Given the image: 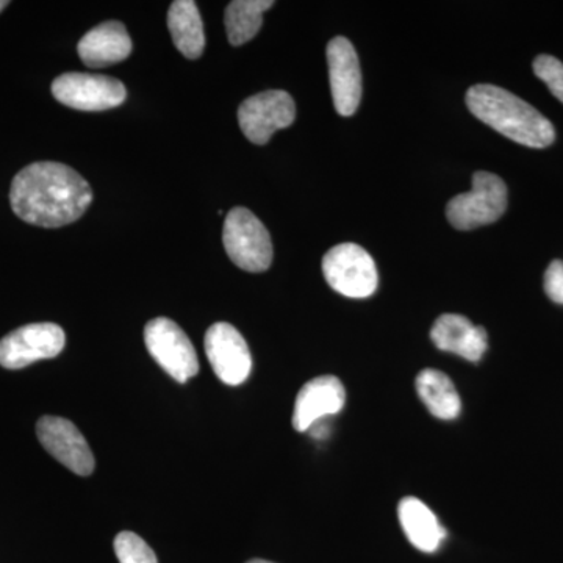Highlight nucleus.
Segmentation results:
<instances>
[{"label": "nucleus", "mask_w": 563, "mask_h": 563, "mask_svg": "<svg viewBox=\"0 0 563 563\" xmlns=\"http://www.w3.org/2000/svg\"><path fill=\"white\" fill-rule=\"evenodd\" d=\"M91 201L88 181L63 163H32L11 181V209L38 228L68 225L79 220Z\"/></svg>", "instance_id": "nucleus-1"}, {"label": "nucleus", "mask_w": 563, "mask_h": 563, "mask_svg": "<svg viewBox=\"0 0 563 563\" xmlns=\"http://www.w3.org/2000/svg\"><path fill=\"white\" fill-rule=\"evenodd\" d=\"M466 107L477 120L496 132L533 150L551 146L554 125L531 103L495 85H474L466 92Z\"/></svg>", "instance_id": "nucleus-2"}, {"label": "nucleus", "mask_w": 563, "mask_h": 563, "mask_svg": "<svg viewBox=\"0 0 563 563\" xmlns=\"http://www.w3.org/2000/svg\"><path fill=\"white\" fill-rule=\"evenodd\" d=\"M222 243L231 261L244 272L263 273L272 266L273 242L268 229L244 207L229 211Z\"/></svg>", "instance_id": "nucleus-3"}, {"label": "nucleus", "mask_w": 563, "mask_h": 563, "mask_svg": "<svg viewBox=\"0 0 563 563\" xmlns=\"http://www.w3.org/2000/svg\"><path fill=\"white\" fill-rule=\"evenodd\" d=\"M507 187L501 177L487 172L473 174L472 191L448 202L446 217L457 231H472L493 224L506 213Z\"/></svg>", "instance_id": "nucleus-4"}, {"label": "nucleus", "mask_w": 563, "mask_h": 563, "mask_svg": "<svg viewBox=\"0 0 563 563\" xmlns=\"http://www.w3.org/2000/svg\"><path fill=\"white\" fill-rule=\"evenodd\" d=\"M322 274L332 290L352 299L369 298L379 285L372 255L355 243L332 247L322 258Z\"/></svg>", "instance_id": "nucleus-5"}, {"label": "nucleus", "mask_w": 563, "mask_h": 563, "mask_svg": "<svg viewBox=\"0 0 563 563\" xmlns=\"http://www.w3.org/2000/svg\"><path fill=\"white\" fill-rule=\"evenodd\" d=\"M144 342L155 362L179 384L199 373L198 354L187 333L169 318H155L144 328Z\"/></svg>", "instance_id": "nucleus-6"}, {"label": "nucleus", "mask_w": 563, "mask_h": 563, "mask_svg": "<svg viewBox=\"0 0 563 563\" xmlns=\"http://www.w3.org/2000/svg\"><path fill=\"white\" fill-rule=\"evenodd\" d=\"M52 95L63 106L81 111L120 107L128 98L124 84L101 74L66 73L52 81Z\"/></svg>", "instance_id": "nucleus-7"}, {"label": "nucleus", "mask_w": 563, "mask_h": 563, "mask_svg": "<svg viewBox=\"0 0 563 563\" xmlns=\"http://www.w3.org/2000/svg\"><path fill=\"white\" fill-rule=\"evenodd\" d=\"M65 331L54 322L22 325L0 340V365L21 369L32 363L57 357L65 350Z\"/></svg>", "instance_id": "nucleus-8"}, {"label": "nucleus", "mask_w": 563, "mask_h": 563, "mask_svg": "<svg viewBox=\"0 0 563 563\" xmlns=\"http://www.w3.org/2000/svg\"><path fill=\"white\" fill-rule=\"evenodd\" d=\"M296 118L295 101L287 91L269 90L251 96L240 106V128L251 143H268L280 131L290 128Z\"/></svg>", "instance_id": "nucleus-9"}, {"label": "nucleus", "mask_w": 563, "mask_h": 563, "mask_svg": "<svg viewBox=\"0 0 563 563\" xmlns=\"http://www.w3.org/2000/svg\"><path fill=\"white\" fill-rule=\"evenodd\" d=\"M207 358L222 384L242 385L250 377L252 357L242 333L229 322L211 325L203 340Z\"/></svg>", "instance_id": "nucleus-10"}, {"label": "nucleus", "mask_w": 563, "mask_h": 563, "mask_svg": "<svg viewBox=\"0 0 563 563\" xmlns=\"http://www.w3.org/2000/svg\"><path fill=\"white\" fill-rule=\"evenodd\" d=\"M36 435L44 450L79 476L95 472V455L77 426L60 417H43L36 422Z\"/></svg>", "instance_id": "nucleus-11"}, {"label": "nucleus", "mask_w": 563, "mask_h": 563, "mask_svg": "<svg viewBox=\"0 0 563 563\" xmlns=\"http://www.w3.org/2000/svg\"><path fill=\"white\" fill-rule=\"evenodd\" d=\"M329 79L333 106L342 117H352L361 106L362 73L350 40L336 36L328 44Z\"/></svg>", "instance_id": "nucleus-12"}, {"label": "nucleus", "mask_w": 563, "mask_h": 563, "mask_svg": "<svg viewBox=\"0 0 563 563\" xmlns=\"http://www.w3.org/2000/svg\"><path fill=\"white\" fill-rule=\"evenodd\" d=\"M346 391L342 380L335 376H321L309 380L296 396L292 428L298 432L309 431L314 422L342 412Z\"/></svg>", "instance_id": "nucleus-13"}, {"label": "nucleus", "mask_w": 563, "mask_h": 563, "mask_svg": "<svg viewBox=\"0 0 563 563\" xmlns=\"http://www.w3.org/2000/svg\"><path fill=\"white\" fill-rule=\"evenodd\" d=\"M431 340L440 351L453 352L470 362H479L488 347L487 331L462 314H442L433 324Z\"/></svg>", "instance_id": "nucleus-14"}, {"label": "nucleus", "mask_w": 563, "mask_h": 563, "mask_svg": "<svg viewBox=\"0 0 563 563\" xmlns=\"http://www.w3.org/2000/svg\"><path fill=\"white\" fill-rule=\"evenodd\" d=\"M77 52L88 68H106L131 55L132 40L122 22L107 21L79 41Z\"/></svg>", "instance_id": "nucleus-15"}, {"label": "nucleus", "mask_w": 563, "mask_h": 563, "mask_svg": "<svg viewBox=\"0 0 563 563\" xmlns=\"http://www.w3.org/2000/svg\"><path fill=\"white\" fill-rule=\"evenodd\" d=\"M398 514L407 539L417 550L422 553H433L439 550L446 537V531L424 503L413 496L404 498L399 503Z\"/></svg>", "instance_id": "nucleus-16"}, {"label": "nucleus", "mask_w": 563, "mask_h": 563, "mask_svg": "<svg viewBox=\"0 0 563 563\" xmlns=\"http://www.w3.org/2000/svg\"><path fill=\"white\" fill-rule=\"evenodd\" d=\"M168 27L174 46L190 60L201 57L206 35L198 5L192 0H176L168 11Z\"/></svg>", "instance_id": "nucleus-17"}, {"label": "nucleus", "mask_w": 563, "mask_h": 563, "mask_svg": "<svg viewBox=\"0 0 563 563\" xmlns=\"http://www.w3.org/2000/svg\"><path fill=\"white\" fill-rule=\"evenodd\" d=\"M417 391L429 412L440 420H455L462 402L453 380L439 369H422L417 377Z\"/></svg>", "instance_id": "nucleus-18"}, {"label": "nucleus", "mask_w": 563, "mask_h": 563, "mask_svg": "<svg viewBox=\"0 0 563 563\" xmlns=\"http://www.w3.org/2000/svg\"><path fill=\"white\" fill-rule=\"evenodd\" d=\"M274 7L273 0H233L225 9V31L232 46H243L254 38L263 25V13Z\"/></svg>", "instance_id": "nucleus-19"}, {"label": "nucleus", "mask_w": 563, "mask_h": 563, "mask_svg": "<svg viewBox=\"0 0 563 563\" xmlns=\"http://www.w3.org/2000/svg\"><path fill=\"white\" fill-rule=\"evenodd\" d=\"M114 553L120 563H158L150 544L129 531L118 533L114 539Z\"/></svg>", "instance_id": "nucleus-20"}, {"label": "nucleus", "mask_w": 563, "mask_h": 563, "mask_svg": "<svg viewBox=\"0 0 563 563\" xmlns=\"http://www.w3.org/2000/svg\"><path fill=\"white\" fill-rule=\"evenodd\" d=\"M533 74L544 81L555 98L563 103V63L553 55H539L533 60Z\"/></svg>", "instance_id": "nucleus-21"}, {"label": "nucleus", "mask_w": 563, "mask_h": 563, "mask_svg": "<svg viewBox=\"0 0 563 563\" xmlns=\"http://www.w3.org/2000/svg\"><path fill=\"white\" fill-rule=\"evenodd\" d=\"M544 291L548 298L563 306V262L554 261L544 273Z\"/></svg>", "instance_id": "nucleus-22"}, {"label": "nucleus", "mask_w": 563, "mask_h": 563, "mask_svg": "<svg viewBox=\"0 0 563 563\" xmlns=\"http://www.w3.org/2000/svg\"><path fill=\"white\" fill-rule=\"evenodd\" d=\"M7 5H9V2H7V0H0V11L5 9Z\"/></svg>", "instance_id": "nucleus-23"}, {"label": "nucleus", "mask_w": 563, "mask_h": 563, "mask_svg": "<svg viewBox=\"0 0 563 563\" xmlns=\"http://www.w3.org/2000/svg\"><path fill=\"white\" fill-rule=\"evenodd\" d=\"M247 563H274V562L263 561V559H254V561H250Z\"/></svg>", "instance_id": "nucleus-24"}]
</instances>
